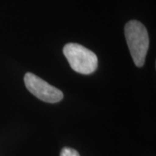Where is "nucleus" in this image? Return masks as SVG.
Segmentation results:
<instances>
[{
	"label": "nucleus",
	"mask_w": 156,
	"mask_h": 156,
	"mask_svg": "<svg viewBox=\"0 0 156 156\" xmlns=\"http://www.w3.org/2000/svg\"><path fill=\"white\" fill-rule=\"evenodd\" d=\"M124 33L134 64L137 67H142L145 63L149 47V37L147 29L139 21L131 20L125 25Z\"/></svg>",
	"instance_id": "f257e3e1"
},
{
	"label": "nucleus",
	"mask_w": 156,
	"mask_h": 156,
	"mask_svg": "<svg viewBox=\"0 0 156 156\" xmlns=\"http://www.w3.org/2000/svg\"><path fill=\"white\" fill-rule=\"evenodd\" d=\"M63 54L70 67L76 72L90 75L98 66V58L93 51L75 43L67 44L63 47Z\"/></svg>",
	"instance_id": "f03ea898"
},
{
	"label": "nucleus",
	"mask_w": 156,
	"mask_h": 156,
	"mask_svg": "<svg viewBox=\"0 0 156 156\" xmlns=\"http://www.w3.org/2000/svg\"><path fill=\"white\" fill-rule=\"evenodd\" d=\"M23 81L29 91L45 102L56 103L63 99V94L60 89L51 86L42 78L32 73H26L24 75Z\"/></svg>",
	"instance_id": "7ed1b4c3"
},
{
	"label": "nucleus",
	"mask_w": 156,
	"mask_h": 156,
	"mask_svg": "<svg viewBox=\"0 0 156 156\" xmlns=\"http://www.w3.org/2000/svg\"><path fill=\"white\" fill-rule=\"evenodd\" d=\"M60 156H80L77 151L70 147H63L61 151Z\"/></svg>",
	"instance_id": "20e7f679"
}]
</instances>
